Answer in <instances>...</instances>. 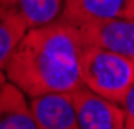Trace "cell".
I'll use <instances>...</instances> for the list:
<instances>
[{
  "label": "cell",
  "instance_id": "obj_1",
  "mask_svg": "<svg viewBox=\"0 0 134 129\" xmlns=\"http://www.w3.org/2000/svg\"><path fill=\"white\" fill-rule=\"evenodd\" d=\"M82 47L79 29L63 18L29 29L5 66L7 81L29 99L47 93H73L84 86Z\"/></svg>",
  "mask_w": 134,
  "mask_h": 129
},
{
  "label": "cell",
  "instance_id": "obj_2",
  "mask_svg": "<svg viewBox=\"0 0 134 129\" xmlns=\"http://www.w3.org/2000/svg\"><path fill=\"white\" fill-rule=\"evenodd\" d=\"M81 66L86 88L113 102L124 104L134 84L132 59L84 41Z\"/></svg>",
  "mask_w": 134,
  "mask_h": 129
},
{
  "label": "cell",
  "instance_id": "obj_3",
  "mask_svg": "<svg viewBox=\"0 0 134 129\" xmlns=\"http://www.w3.org/2000/svg\"><path fill=\"white\" fill-rule=\"evenodd\" d=\"M81 129H124V106L81 86L72 93Z\"/></svg>",
  "mask_w": 134,
  "mask_h": 129
},
{
  "label": "cell",
  "instance_id": "obj_4",
  "mask_svg": "<svg viewBox=\"0 0 134 129\" xmlns=\"http://www.w3.org/2000/svg\"><path fill=\"white\" fill-rule=\"evenodd\" d=\"M72 25L79 29L86 43L134 61V20H90Z\"/></svg>",
  "mask_w": 134,
  "mask_h": 129
},
{
  "label": "cell",
  "instance_id": "obj_5",
  "mask_svg": "<svg viewBox=\"0 0 134 129\" xmlns=\"http://www.w3.org/2000/svg\"><path fill=\"white\" fill-rule=\"evenodd\" d=\"M29 100L38 129H81L72 93H47Z\"/></svg>",
  "mask_w": 134,
  "mask_h": 129
},
{
  "label": "cell",
  "instance_id": "obj_6",
  "mask_svg": "<svg viewBox=\"0 0 134 129\" xmlns=\"http://www.w3.org/2000/svg\"><path fill=\"white\" fill-rule=\"evenodd\" d=\"M63 20H134V0H64Z\"/></svg>",
  "mask_w": 134,
  "mask_h": 129
},
{
  "label": "cell",
  "instance_id": "obj_7",
  "mask_svg": "<svg viewBox=\"0 0 134 129\" xmlns=\"http://www.w3.org/2000/svg\"><path fill=\"white\" fill-rule=\"evenodd\" d=\"M0 129H38L31 100L11 81L0 86Z\"/></svg>",
  "mask_w": 134,
  "mask_h": 129
},
{
  "label": "cell",
  "instance_id": "obj_8",
  "mask_svg": "<svg viewBox=\"0 0 134 129\" xmlns=\"http://www.w3.org/2000/svg\"><path fill=\"white\" fill-rule=\"evenodd\" d=\"M0 4L21 16L29 29L59 20L64 11V0H0Z\"/></svg>",
  "mask_w": 134,
  "mask_h": 129
},
{
  "label": "cell",
  "instance_id": "obj_9",
  "mask_svg": "<svg viewBox=\"0 0 134 129\" xmlns=\"http://www.w3.org/2000/svg\"><path fill=\"white\" fill-rule=\"evenodd\" d=\"M27 31L29 25L23 22V18L0 4V68L4 72L14 49L27 34Z\"/></svg>",
  "mask_w": 134,
  "mask_h": 129
},
{
  "label": "cell",
  "instance_id": "obj_10",
  "mask_svg": "<svg viewBox=\"0 0 134 129\" xmlns=\"http://www.w3.org/2000/svg\"><path fill=\"white\" fill-rule=\"evenodd\" d=\"M124 111H125V126L124 129H134V84L129 90V93L124 100Z\"/></svg>",
  "mask_w": 134,
  "mask_h": 129
},
{
  "label": "cell",
  "instance_id": "obj_11",
  "mask_svg": "<svg viewBox=\"0 0 134 129\" xmlns=\"http://www.w3.org/2000/svg\"><path fill=\"white\" fill-rule=\"evenodd\" d=\"M4 83H7V75H5V72L0 68V86L4 84Z\"/></svg>",
  "mask_w": 134,
  "mask_h": 129
}]
</instances>
